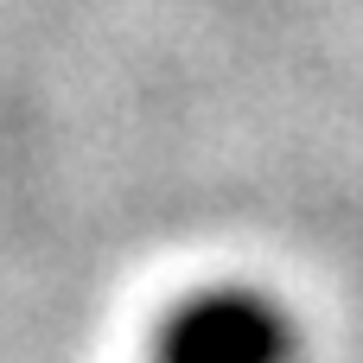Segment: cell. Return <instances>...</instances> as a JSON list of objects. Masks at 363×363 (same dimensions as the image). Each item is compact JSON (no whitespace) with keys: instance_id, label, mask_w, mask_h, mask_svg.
<instances>
[{"instance_id":"cell-1","label":"cell","mask_w":363,"mask_h":363,"mask_svg":"<svg viewBox=\"0 0 363 363\" xmlns=\"http://www.w3.org/2000/svg\"><path fill=\"white\" fill-rule=\"evenodd\" d=\"M294 357H300L294 319L255 287H211V294L185 300L160 325V345H153V363H294Z\"/></svg>"}]
</instances>
